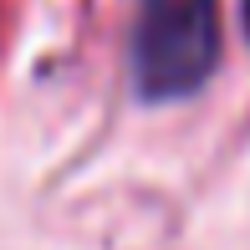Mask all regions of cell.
<instances>
[{"mask_svg":"<svg viewBox=\"0 0 250 250\" xmlns=\"http://www.w3.org/2000/svg\"><path fill=\"white\" fill-rule=\"evenodd\" d=\"M225 56L220 0H138L128 21V87L143 107L189 102Z\"/></svg>","mask_w":250,"mask_h":250,"instance_id":"obj_1","label":"cell"},{"mask_svg":"<svg viewBox=\"0 0 250 250\" xmlns=\"http://www.w3.org/2000/svg\"><path fill=\"white\" fill-rule=\"evenodd\" d=\"M240 31H245V41H250V0H240Z\"/></svg>","mask_w":250,"mask_h":250,"instance_id":"obj_2","label":"cell"}]
</instances>
